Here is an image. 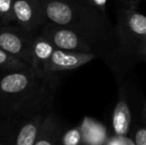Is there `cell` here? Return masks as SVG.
Returning <instances> with one entry per match:
<instances>
[{
    "label": "cell",
    "mask_w": 146,
    "mask_h": 145,
    "mask_svg": "<svg viewBox=\"0 0 146 145\" xmlns=\"http://www.w3.org/2000/svg\"><path fill=\"white\" fill-rule=\"evenodd\" d=\"M96 58L94 53L73 52L56 49L44 68V72L58 73L78 69Z\"/></svg>",
    "instance_id": "7"
},
{
    "label": "cell",
    "mask_w": 146,
    "mask_h": 145,
    "mask_svg": "<svg viewBox=\"0 0 146 145\" xmlns=\"http://www.w3.org/2000/svg\"><path fill=\"white\" fill-rule=\"evenodd\" d=\"M46 22L41 0H14L13 23L35 31Z\"/></svg>",
    "instance_id": "6"
},
{
    "label": "cell",
    "mask_w": 146,
    "mask_h": 145,
    "mask_svg": "<svg viewBox=\"0 0 146 145\" xmlns=\"http://www.w3.org/2000/svg\"><path fill=\"white\" fill-rule=\"evenodd\" d=\"M115 29L121 52L141 58L146 42V16L133 6H125L119 10Z\"/></svg>",
    "instance_id": "3"
},
{
    "label": "cell",
    "mask_w": 146,
    "mask_h": 145,
    "mask_svg": "<svg viewBox=\"0 0 146 145\" xmlns=\"http://www.w3.org/2000/svg\"><path fill=\"white\" fill-rule=\"evenodd\" d=\"M112 128L114 133L127 135L131 124V111L126 101L123 89L119 91V95L111 117Z\"/></svg>",
    "instance_id": "11"
},
{
    "label": "cell",
    "mask_w": 146,
    "mask_h": 145,
    "mask_svg": "<svg viewBox=\"0 0 146 145\" xmlns=\"http://www.w3.org/2000/svg\"><path fill=\"white\" fill-rule=\"evenodd\" d=\"M133 1H134V0H121V2H122L124 6H132Z\"/></svg>",
    "instance_id": "20"
},
{
    "label": "cell",
    "mask_w": 146,
    "mask_h": 145,
    "mask_svg": "<svg viewBox=\"0 0 146 145\" xmlns=\"http://www.w3.org/2000/svg\"><path fill=\"white\" fill-rule=\"evenodd\" d=\"M143 60H144V61H145V63H146V56L144 57V58H143Z\"/></svg>",
    "instance_id": "23"
},
{
    "label": "cell",
    "mask_w": 146,
    "mask_h": 145,
    "mask_svg": "<svg viewBox=\"0 0 146 145\" xmlns=\"http://www.w3.org/2000/svg\"><path fill=\"white\" fill-rule=\"evenodd\" d=\"M2 25H5V24H4V22H3V20H2L1 16H0V26H2Z\"/></svg>",
    "instance_id": "22"
},
{
    "label": "cell",
    "mask_w": 146,
    "mask_h": 145,
    "mask_svg": "<svg viewBox=\"0 0 146 145\" xmlns=\"http://www.w3.org/2000/svg\"><path fill=\"white\" fill-rule=\"evenodd\" d=\"M38 30L30 31L18 25L0 26V47L31 64L32 45Z\"/></svg>",
    "instance_id": "5"
},
{
    "label": "cell",
    "mask_w": 146,
    "mask_h": 145,
    "mask_svg": "<svg viewBox=\"0 0 146 145\" xmlns=\"http://www.w3.org/2000/svg\"><path fill=\"white\" fill-rule=\"evenodd\" d=\"M106 145H135L132 137H128L124 134L114 133L113 135L108 136L104 141Z\"/></svg>",
    "instance_id": "16"
},
{
    "label": "cell",
    "mask_w": 146,
    "mask_h": 145,
    "mask_svg": "<svg viewBox=\"0 0 146 145\" xmlns=\"http://www.w3.org/2000/svg\"><path fill=\"white\" fill-rule=\"evenodd\" d=\"M56 50L55 46L39 32L36 34L34 42L32 45L31 52V64L30 66L36 69L37 71L44 72V68L54 51Z\"/></svg>",
    "instance_id": "10"
},
{
    "label": "cell",
    "mask_w": 146,
    "mask_h": 145,
    "mask_svg": "<svg viewBox=\"0 0 146 145\" xmlns=\"http://www.w3.org/2000/svg\"><path fill=\"white\" fill-rule=\"evenodd\" d=\"M88 5L92 7L96 8V9L100 10L104 14H106V4H108V0H86Z\"/></svg>",
    "instance_id": "18"
},
{
    "label": "cell",
    "mask_w": 146,
    "mask_h": 145,
    "mask_svg": "<svg viewBox=\"0 0 146 145\" xmlns=\"http://www.w3.org/2000/svg\"><path fill=\"white\" fill-rule=\"evenodd\" d=\"M81 143H84V134L81 126L65 130L60 140V144L63 145H79Z\"/></svg>",
    "instance_id": "14"
},
{
    "label": "cell",
    "mask_w": 146,
    "mask_h": 145,
    "mask_svg": "<svg viewBox=\"0 0 146 145\" xmlns=\"http://www.w3.org/2000/svg\"><path fill=\"white\" fill-rule=\"evenodd\" d=\"M47 110H42L29 117L21 118L17 127L15 145H35Z\"/></svg>",
    "instance_id": "8"
},
{
    "label": "cell",
    "mask_w": 146,
    "mask_h": 145,
    "mask_svg": "<svg viewBox=\"0 0 146 145\" xmlns=\"http://www.w3.org/2000/svg\"><path fill=\"white\" fill-rule=\"evenodd\" d=\"M39 30L56 49L73 52L94 53L96 55L94 46L85 37L67 26L46 21Z\"/></svg>",
    "instance_id": "4"
},
{
    "label": "cell",
    "mask_w": 146,
    "mask_h": 145,
    "mask_svg": "<svg viewBox=\"0 0 146 145\" xmlns=\"http://www.w3.org/2000/svg\"><path fill=\"white\" fill-rule=\"evenodd\" d=\"M141 1H143V0H134V1H133V7H135V6L137 5V4L139 3V2H141Z\"/></svg>",
    "instance_id": "21"
},
{
    "label": "cell",
    "mask_w": 146,
    "mask_h": 145,
    "mask_svg": "<svg viewBox=\"0 0 146 145\" xmlns=\"http://www.w3.org/2000/svg\"><path fill=\"white\" fill-rule=\"evenodd\" d=\"M141 113H142L143 121H144L145 126H146V101L144 99H143V101H142V110H141Z\"/></svg>",
    "instance_id": "19"
},
{
    "label": "cell",
    "mask_w": 146,
    "mask_h": 145,
    "mask_svg": "<svg viewBox=\"0 0 146 145\" xmlns=\"http://www.w3.org/2000/svg\"><path fill=\"white\" fill-rule=\"evenodd\" d=\"M21 117L0 111V145H15L17 127Z\"/></svg>",
    "instance_id": "12"
},
{
    "label": "cell",
    "mask_w": 146,
    "mask_h": 145,
    "mask_svg": "<svg viewBox=\"0 0 146 145\" xmlns=\"http://www.w3.org/2000/svg\"><path fill=\"white\" fill-rule=\"evenodd\" d=\"M46 21L67 26L100 49L113 46L120 49L116 29L106 14L80 0H41ZM121 51V50H120Z\"/></svg>",
    "instance_id": "2"
},
{
    "label": "cell",
    "mask_w": 146,
    "mask_h": 145,
    "mask_svg": "<svg viewBox=\"0 0 146 145\" xmlns=\"http://www.w3.org/2000/svg\"><path fill=\"white\" fill-rule=\"evenodd\" d=\"M30 67L27 62L12 55L0 47V71L11 72V71L23 70Z\"/></svg>",
    "instance_id": "13"
},
{
    "label": "cell",
    "mask_w": 146,
    "mask_h": 145,
    "mask_svg": "<svg viewBox=\"0 0 146 145\" xmlns=\"http://www.w3.org/2000/svg\"><path fill=\"white\" fill-rule=\"evenodd\" d=\"M132 138L135 145H146V126L136 128Z\"/></svg>",
    "instance_id": "17"
},
{
    "label": "cell",
    "mask_w": 146,
    "mask_h": 145,
    "mask_svg": "<svg viewBox=\"0 0 146 145\" xmlns=\"http://www.w3.org/2000/svg\"><path fill=\"white\" fill-rule=\"evenodd\" d=\"M14 0H0V16L4 24L13 23Z\"/></svg>",
    "instance_id": "15"
},
{
    "label": "cell",
    "mask_w": 146,
    "mask_h": 145,
    "mask_svg": "<svg viewBox=\"0 0 146 145\" xmlns=\"http://www.w3.org/2000/svg\"><path fill=\"white\" fill-rule=\"evenodd\" d=\"M65 125L57 114L48 110L35 145H58L65 131Z\"/></svg>",
    "instance_id": "9"
},
{
    "label": "cell",
    "mask_w": 146,
    "mask_h": 145,
    "mask_svg": "<svg viewBox=\"0 0 146 145\" xmlns=\"http://www.w3.org/2000/svg\"><path fill=\"white\" fill-rule=\"evenodd\" d=\"M59 85L57 73L33 67L0 75V111L16 117H29L51 109Z\"/></svg>",
    "instance_id": "1"
},
{
    "label": "cell",
    "mask_w": 146,
    "mask_h": 145,
    "mask_svg": "<svg viewBox=\"0 0 146 145\" xmlns=\"http://www.w3.org/2000/svg\"><path fill=\"white\" fill-rule=\"evenodd\" d=\"M80 1H83V2H87L86 0H80Z\"/></svg>",
    "instance_id": "24"
}]
</instances>
